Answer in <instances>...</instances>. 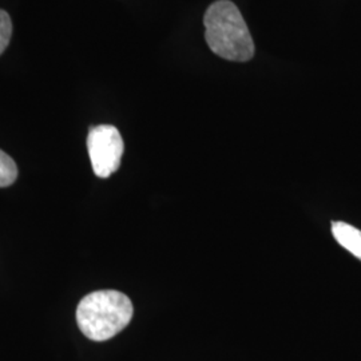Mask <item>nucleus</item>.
I'll return each mask as SVG.
<instances>
[{"mask_svg":"<svg viewBox=\"0 0 361 361\" xmlns=\"http://www.w3.org/2000/svg\"><path fill=\"white\" fill-rule=\"evenodd\" d=\"M123 149L122 135L114 126L99 125L91 128L87 137V150L95 176L107 178L116 173L121 166Z\"/></svg>","mask_w":361,"mask_h":361,"instance_id":"obj_3","label":"nucleus"},{"mask_svg":"<svg viewBox=\"0 0 361 361\" xmlns=\"http://www.w3.org/2000/svg\"><path fill=\"white\" fill-rule=\"evenodd\" d=\"M18 178V168L13 158L0 150V188L13 185Z\"/></svg>","mask_w":361,"mask_h":361,"instance_id":"obj_5","label":"nucleus"},{"mask_svg":"<svg viewBox=\"0 0 361 361\" xmlns=\"http://www.w3.org/2000/svg\"><path fill=\"white\" fill-rule=\"evenodd\" d=\"M13 35V22L10 15L0 10V55L7 49Z\"/></svg>","mask_w":361,"mask_h":361,"instance_id":"obj_6","label":"nucleus"},{"mask_svg":"<svg viewBox=\"0 0 361 361\" xmlns=\"http://www.w3.org/2000/svg\"><path fill=\"white\" fill-rule=\"evenodd\" d=\"M332 234L336 241L361 261V231L343 221L332 222Z\"/></svg>","mask_w":361,"mask_h":361,"instance_id":"obj_4","label":"nucleus"},{"mask_svg":"<svg viewBox=\"0 0 361 361\" xmlns=\"http://www.w3.org/2000/svg\"><path fill=\"white\" fill-rule=\"evenodd\" d=\"M205 38L210 50L224 59L234 62L250 61L255 43L237 6L229 0H219L207 8Z\"/></svg>","mask_w":361,"mask_h":361,"instance_id":"obj_1","label":"nucleus"},{"mask_svg":"<svg viewBox=\"0 0 361 361\" xmlns=\"http://www.w3.org/2000/svg\"><path fill=\"white\" fill-rule=\"evenodd\" d=\"M133 313V302L125 293L97 290L80 300L77 308L78 326L92 341H106L129 325Z\"/></svg>","mask_w":361,"mask_h":361,"instance_id":"obj_2","label":"nucleus"}]
</instances>
